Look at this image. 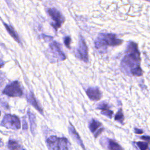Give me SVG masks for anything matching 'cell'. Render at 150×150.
Instances as JSON below:
<instances>
[{
    "label": "cell",
    "instance_id": "1",
    "mask_svg": "<svg viewBox=\"0 0 150 150\" xmlns=\"http://www.w3.org/2000/svg\"><path fill=\"white\" fill-rule=\"evenodd\" d=\"M140 53L138 44L130 42L127 46L125 54L121 62V69L128 75L141 76L143 71L140 67Z\"/></svg>",
    "mask_w": 150,
    "mask_h": 150
},
{
    "label": "cell",
    "instance_id": "2",
    "mask_svg": "<svg viewBox=\"0 0 150 150\" xmlns=\"http://www.w3.org/2000/svg\"><path fill=\"white\" fill-rule=\"evenodd\" d=\"M122 43V40L117 38L114 33H100L95 40L94 45L97 49L101 48L104 46H117Z\"/></svg>",
    "mask_w": 150,
    "mask_h": 150
},
{
    "label": "cell",
    "instance_id": "3",
    "mask_svg": "<svg viewBox=\"0 0 150 150\" xmlns=\"http://www.w3.org/2000/svg\"><path fill=\"white\" fill-rule=\"evenodd\" d=\"M46 144L49 149H69L70 143L64 137L50 136L46 139Z\"/></svg>",
    "mask_w": 150,
    "mask_h": 150
},
{
    "label": "cell",
    "instance_id": "4",
    "mask_svg": "<svg viewBox=\"0 0 150 150\" xmlns=\"http://www.w3.org/2000/svg\"><path fill=\"white\" fill-rule=\"evenodd\" d=\"M1 125L12 129H19L21 127L19 118L15 115L6 114L1 121Z\"/></svg>",
    "mask_w": 150,
    "mask_h": 150
},
{
    "label": "cell",
    "instance_id": "5",
    "mask_svg": "<svg viewBox=\"0 0 150 150\" xmlns=\"http://www.w3.org/2000/svg\"><path fill=\"white\" fill-rule=\"evenodd\" d=\"M47 13L53 21V22L51 23V25L55 29V30H57L64 23L65 21L64 17L59 11L54 8L48 9Z\"/></svg>",
    "mask_w": 150,
    "mask_h": 150
},
{
    "label": "cell",
    "instance_id": "6",
    "mask_svg": "<svg viewBox=\"0 0 150 150\" xmlns=\"http://www.w3.org/2000/svg\"><path fill=\"white\" fill-rule=\"evenodd\" d=\"M2 93L9 97H21L23 94V91L18 81H15L6 86Z\"/></svg>",
    "mask_w": 150,
    "mask_h": 150
},
{
    "label": "cell",
    "instance_id": "7",
    "mask_svg": "<svg viewBox=\"0 0 150 150\" xmlns=\"http://www.w3.org/2000/svg\"><path fill=\"white\" fill-rule=\"evenodd\" d=\"M75 55L77 58L83 60L85 63H87L88 61V50L86 42L83 36H80L78 47L75 50Z\"/></svg>",
    "mask_w": 150,
    "mask_h": 150
},
{
    "label": "cell",
    "instance_id": "8",
    "mask_svg": "<svg viewBox=\"0 0 150 150\" xmlns=\"http://www.w3.org/2000/svg\"><path fill=\"white\" fill-rule=\"evenodd\" d=\"M48 51L52 54V57L56 60L63 61L66 59V55L61 49L60 45L56 41H53L50 43Z\"/></svg>",
    "mask_w": 150,
    "mask_h": 150
},
{
    "label": "cell",
    "instance_id": "9",
    "mask_svg": "<svg viewBox=\"0 0 150 150\" xmlns=\"http://www.w3.org/2000/svg\"><path fill=\"white\" fill-rule=\"evenodd\" d=\"M86 94L92 101H98L102 97V93L98 87H90L87 89Z\"/></svg>",
    "mask_w": 150,
    "mask_h": 150
},
{
    "label": "cell",
    "instance_id": "10",
    "mask_svg": "<svg viewBox=\"0 0 150 150\" xmlns=\"http://www.w3.org/2000/svg\"><path fill=\"white\" fill-rule=\"evenodd\" d=\"M96 108L101 110V114L111 118L113 114V111L110 110V106L105 101L100 103L97 105Z\"/></svg>",
    "mask_w": 150,
    "mask_h": 150
},
{
    "label": "cell",
    "instance_id": "11",
    "mask_svg": "<svg viewBox=\"0 0 150 150\" xmlns=\"http://www.w3.org/2000/svg\"><path fill=\"white\" fill-rule=\"evenodd\" d=\"M68 129H69V134L71 136V137L77 142V143H78L81 146V148L83 149H85L83 141H82L81 138L80 137L79 134L77 132L76 130L75 129L74 127H73V125H72L71 124H70V125L68 127Z\"/></svg>",
    "mask_w": 150,
    "mask_h": 150
},
{
    "label": "cell",
    "instance_id": "12",
    "mask_svg": "<svg viewBox=\"0 0 150 150\" xmlns=\"http://www.w3.org/2000/svg\"><path fill=\"white\" fill-rule=\"evenodd\" d=\"M27 100L34 107L40 114H43V110L42 108L39 105L33 92L30 91L27 96Z\"/></svg>",
    "mask_w": 150,
    "mask_h": 150
},
{
    "label": "cell",
    "instance_id": "13",
    "mask_svg": "<svg viewBox=\"0 0 150 150\" xmlns=\"http://www.w3.org/2000/svg\"><path fill=\"white\" fill-rule=\"evenodd\" d=\"M28 117H29V121L30 122V131H31L32 134H35V129H36V127L35 116L33 113H32L30 112V110H28Z\"/></svg>",
    "mask_w": 150,
    "mask_h": 150
},
{
    "label": "cell",
    "instance_id": "14",
    "mask_svg": "<svg viewBox=\"0 0 150 150\" xmlns=\"http://www.w3.org/2000/svg\"><path fill=\"white\" fill-rule=\"evenodd\" d=\"M4 25L5 26V27L6 30L8 31V32L14 39V40L15 41H16L18 43H21V41L19 40V36L17 34V33L16 32V31L14 30V29L12 26H11L10 25H8V24H6L5 23H4Z\"/></svg>",
    "mask_w": 150,
    "mask_h": 150
},
{
    "label": "cell",
    "instance_id": "15",
    "mask_svg": "<svg viewBox=\"0 0 150 150\" xmlns=\"http://www.w3.org/2000/svg\"><path fill=\"white\" fill-rule=\"evenodd\" d=\"M101 126V123H100L98 121L95 119H93L89 124L88 128L91 132L94 133Z\"/></svg>",
    "mask_w": 150,
    "mask_h": 150
},
{
    "label": "cell",
    "instance_id": "16",
    "mask_svg": "<svg viewBox=\"0 0 150 150\" xmlns=\"http://www.w3.org/2000/svg\"><path fill=\"white\" fill-rule=\"evenodd\" d=\"M8 148L9 149H22L23 148L19 144V142L13 139H9L8 142Z\"/></svg>",
    "mask_w": 150,
    "mask_h": 150
},
{
    "label": "cell",
    "instance_id": "17",
    "mask_svg": "<svg viewBox=\"0 0 150 150\" xmlns=\"http://www.w3.org/2000/svg\"><path fill=\"white\" fill-rule=\"evenodd\" d=\"M107 139V148L108 149H122V148L120 146L119 144H118L115 141H114L112 139Z\"/></svg>",
    "mask_w": 150,
    "mask_h": 150
},
{
    "label": "cell",
    "instance_id": "18",
    "mask_svg": "<svg viewBox=\"0 0 150 150\" xmlns=\"http://www.w3.org/2000/svg\"><path fill=\"white\" fill-rule=\"evenodd\" d=\"M114 120L120 122V123L122 124V122L124 121V116L122 111V109L120 108L118 112L116 113V114L114 116Z\"/></svg>",
    "mask_w": 150,
    "mask_h": 150
},
{
    "label": "cell",
    "instance_id": "19",
    "mask_svg": "<svg viewBox=\"0 0 150 150\" xmlns=\"http://www.w3.org/2000/svg\"><path fill=\"white\" fill-rule=\"evenodd\" d=\"M137 145L138 146V148L141 150H145L148 148V144L147 142L139 141L137 142Z\"/></svg>",
    "mask_w": 150,
    "mask_h": 150
},
{
    "label": "cell",
    "instance_id": "20",
    "mask_svg": "<svg viewBox=\"0 0 150 150\" xmlns=\"http://www.w3.org/2000/svg\"><path fill=\"white\" fill-rule=\"evenodd\" d=\"M71 38H70V37L69 36H65V37L64 38V43L65 46H66L67 48H69V49L70 48V43H71Z\"/></svg>",
    "mask_w": 150,
    "mask_h": 150
},
{
    "label": "cell",
    "instance_id": "21",
    "mask_svg": "<svg viewBox=\"0 0 150 150\" xmlns=\"http://www.w3.org/2000/svg\"><path fill=\"white\" fill-rule=\"evenodd\" d=\"M103 130H104V128H100V129H98L97 131H96V132L94 133V137L96 138V137H97L98 136H99V135L101 134V132H103Z\"/></svg>",
    "mask_w": 150,
    "mask_h": 150
},
{
    "label": "cell",
    "instance_id": "22",
    "mask_svg": "<svg viewBox=\"0 0 150 150\" xmlns=\"http://www.w3.org/2000/svg\"><path fill=\"white\" fill-rule=\"evenodd\" d=\"M27 129H28V123L26 122L25 118H24L23 119V129L27 130Z\"/></svg>",
    "mask_w": 150,
    "mask_h": 150
},
{
    "label": "cell",
    "instance_id": "23",
    "mask_svg": "<svg viewBox=\"0 0 150 150\" xmlns=\"http://www.w3.org/2000/svg\"><path fill=\"white\" fill-rule=\"evenodd\" d=\"M141 139H142L144 141H148V142H149L150 141V137H149V136H142V137H141Z\"/></svg>",
    "mask_w": 150,
    "mask_h": 150
},
{
    "label": "cell",
    "instance_id": "24",
    "mask_svg": "<svg viewBox=\"0 0 150 150\" xmlns=\"http://www.w3.org/2000/svg\"><path fill=\"white\" fill-rule=\"evenodd\" d=\"M134 130H135V132L136 134H142V133H143V131H142V129H138V128H135Z\"/></svg>",
    "mask_w": 150,
    "mask_h": 150
},
{
    "label": "cell",
    "instance_id": "25",
    "mask_svg": "<svg viewBox=\"0 0 150 150\" xmlns=\"http://www.w3.org/2000/svg\"><path fill=\"white\" fill-rule=\"evenodd\" d=\"M4 64H5V62L1 59H0V68L4 66Z\"/></svg>",
    "mask_w": 150,
    "mask_h": 150
},
{
    "label": "cell",
    "instance_id": "26",
    "mask_svg": "<svg viewBox=\"0 0 150 150\" xmlns=\"http://www.w3.org/2000/svg\"><path fill=\"white\" fill-rule=\"evenodd\" d=\"M145 1H149V2H150V0H145Z\"/></svg>",
    "mask_w": 150,
    "mask_h": 150
},
{
    "label": "cell",
    "instance_id": "27",
    "mask_svg": "<svg viewBox=\"0 0 150 150\" xmlns=\"http://www.w3.org/2000/svg\"><path fill=\"white\" fill-rule=\"evenodd\" d=\"M0 115H1V111H0Z\"/></svg>",
    "mask_w": 150,
    "mask_h": 150
}]
</instances>
